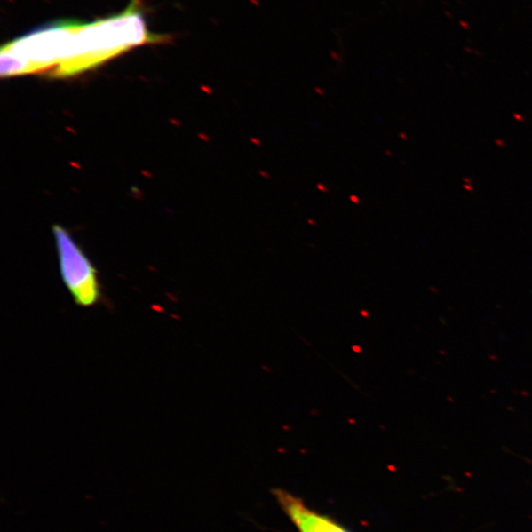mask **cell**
I'll return each instance as SVG.
<instances>
[{"mask_svg":"<svg viewBox=\"0 0 532 532\" xmlns=\"http://www.w3.org/2000/svg\"><path fill=\"white\" fill-rule=\"evenodd\" d=\"M138 4L137 0H132L120 14L93 22H79L74 56L53 69L52 75H75L134 47L158 42L160 37L148 31Z\"/></svg>","mask_w":532,"mask_h":532,"instance_id":"1","label":"cell"},{"mask_svg":"<svg viewBox=\"0 0 532 532\" xmlns=\"http://www.w3.org/2000/svg\"><path fill=\"white\" fill-rule=\"evenodd\" d=\"M52 232L61 281L75 305L88 309L104 302L103 286L91 259L67 229L55 225Z\"/></svg>","mask_w":532,"mask_h":532,"instance_id":"3","label":"cell"},{"mask_svg":"<svg viewBox=\"0 0 532 532\" xmlns=\"http://www.w3.org/2000/svg\"><path fill=\"white\" fill-rule=\"evenodd\" d=\"M79 21H60L22 36L2 49L3 77L56 69L74 56Z\"/></svg>","mask_w":532,"mask_h":532,"instance_id":"2","label":"cell"},{"mask_svg":"<svg viewBox=\"0 0 532 532\" xmlns=\"http://www.w3.org/2000/svg\"><path fill=\"white\" fill-rule=\"evenodd\" d=\"M274 494L279 506L299 532H350L330 517L312 510L291 493L276 489Z\"/></svg>","mask_w":532,"mask_h":532,"instance_id":"4","label":"cell"}]
</instances>
